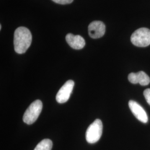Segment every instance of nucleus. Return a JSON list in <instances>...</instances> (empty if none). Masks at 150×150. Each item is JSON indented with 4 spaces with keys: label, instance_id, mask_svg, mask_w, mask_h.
Segmentation results:
<instances>
[{
    "label": "nucleus",
    "instance_id": "1",
    "mask_svg": "<svg viewBox=\"0 0 150 150\" xmlns=\"http://www.w3.org/2000/svg\"><path fill=\"white\" fill-rule=\"evenodd\" d=\"M32 34L25 27H18L14 33V49L16 53L22 54L26 52L32 42Z\"/></svg>",
    "mask_w": 150,
    "mask_h": 150
},
{
    "label": "nucleus",
    "instance_id": "2",
    "mask_svg": "<svg viewBox=\"0 0 150 150\" xmlns=\"http://www.w3.org/2000/svg\"><path fill=\"white\" fill-rule=\"evenodd\" d=\"M42 103L37 100L32 102L23 115V121L27 125H31L38 119L42 110Z\"/></svg>",
    "mask_w": 150,
    "mask_h": 150
},
{
    "label": "nucleus",
    "instance_id": "3",
    "mask_svg": "<svg viewBox=\"0 0 150 150\" xmlns=\"http://www.w3.org/2000/svg\"><path fill=\"white\" fill-rule=\"evenodd\" d=\"M131 41L134 46L145 47L150 45V30L140 28L136 30L131 36Z\"/></svg>",
    "mask_w": 150,
    "mask_h": 150
},
{
    "label": "nucleus",
    "instance_id": "4",
    "mask_svg": "<svg viewBox=\"0 0 150 150\" xmlns=\"http://www.w3.org/2000/svg\"><path fill=\"white\" fill-rule=\"evenodd\" d=\"M103 125L100 119L95 120L87 129L86 141L89 144H95L100 139L102 134Z\"/></svg>",
    "mask_w": 150,
    "mask_h": 150
},
{
    "label": "nucleus",
    "instance_id": "5",
    "mask_svg": "<svg viewBox=\"0 0 150 150\" xmlns=\"http://www.w3.org/2000/svg\"><path fill=\"white\" fill-rule=\"evenodd\" d=\"M75 83L74 81H67L64 85L61 87L56 97V101L59 103L67 102L70 98V95L73 91Z\"/></svg>",
    "mask_w": 150,
    "mask_h": 150
},
{
    "label": "nucleus",
    "instance_id": "6",
    "mask_svg": "<svg viewBox=\"0 0 150 150\" xmlns=\"http://www.w3.org/2000/svg\"><path fill=\"white\" fill-rule=\"evenodd\" d=\"M129 106L134 117L138 120L144 123H146L148 122L149 118L147 113L143 107L139 105L137 102L130 100L129 102Z\"/></svg>",
    "mask_w": 150,
    "mask_h": 150
},
{
    "label": "nucleus",
    "instance_id": "7",
    "mask_svg": "<svg viewBox=\"0 0 150 150\" xmlns=\"http://www.w3.org/2000/svg\"><path fill=\"white\" fill-rule=\"evenodd\" d=\"M88 30L90 36L93 39H97L102 38L105 35L106 26L102 21H95L89 25Z\"/></svg>",
    "mask_w": 150,
    "mask_h": 150
},
{
    "label": "nucleus",
    "instance_id": "8",
    "mask_svg": "<svg viewBox=\"0 0 150 150\" xmlns=\"http://www.w3.org/2000/svg\"><path fill=\"white\" fill-rule=\"evenodd\" d=\"M66 40L71 47L75 50H81L85 46L84 38L80 35H74L69 33L66 36Z\"/></svg>",
    "mask_w": 150,
    "mask_h": 150
},
{
    "label": "nucleus",
    "instance_id": "9",
    "mask_svg": "<svg viewBox=\"0 0 150 150\" xmlns=\"http://www.w3.org/2000/svg\"><path fill=\"white\" fill-rule=\"evenodd\" d=\"M137 83L142 86H147L150 83L149 76L144 71H139L136 73Z\"/></svg>",
    "mask_w": 150,
    "mask_h": 150
},
{
    "label": "nucleus",
    "instance_id": "10",
    "mask_svg": "<svg viewBox=\"0 0 150 150\" xmlns=\"http://www.w3.org/2000/svg\"><path fill=\"white\" fill-rule=\"evenodd\" d=\"M52 147V141L50 139H44L38 144L34 150H51Z\"/></svg>",
    "mask_w": 150,
    "mask_h": 150
},
{
    "label": "nucleus",
    "instance_id": "11",
    "mask_svg": "<svg viewBox=\"0 0 150 150\" xmlns=\"http://www.w3.org/2000/svg\"><path fill=\"white\" fill-rule=\"evenodd\" d=\"M144 95L145 99L149 105H150V88H147L145 90L144 92Z\"/></svg>",
    "mask_w": 150,
    "mask_h": 150
},
{
    "label": "nucleus",
    "instance_id": "12",
    "mask_svg": "<svg viewBox=\"0 0 150 150\" xmlns=\"http://www.w3.org/2000/svg\"><path fill=\"white\" fill-rule=\"evenodd\" d=\"M54 2L61 4V5H66V4H70L72 3L74 0H52Z\"/></svg>",
    "mask_w": 150,
    "mask_h": 150
},
{
    "label": "nucleus",
    "instance_id": "13",
    "mask_svg": "<svg viewBox=\"0 0 150 150\" xmlns=\"http://www.w3.org/2000/svg\"><path fill=\"white\" fill-rule=\"evenodd\" d=\"M1 28H2V25H0V30H1Z\"/></svg>",
    "mask_w": 150,
    "mask_h": 150
}]
</instances>
